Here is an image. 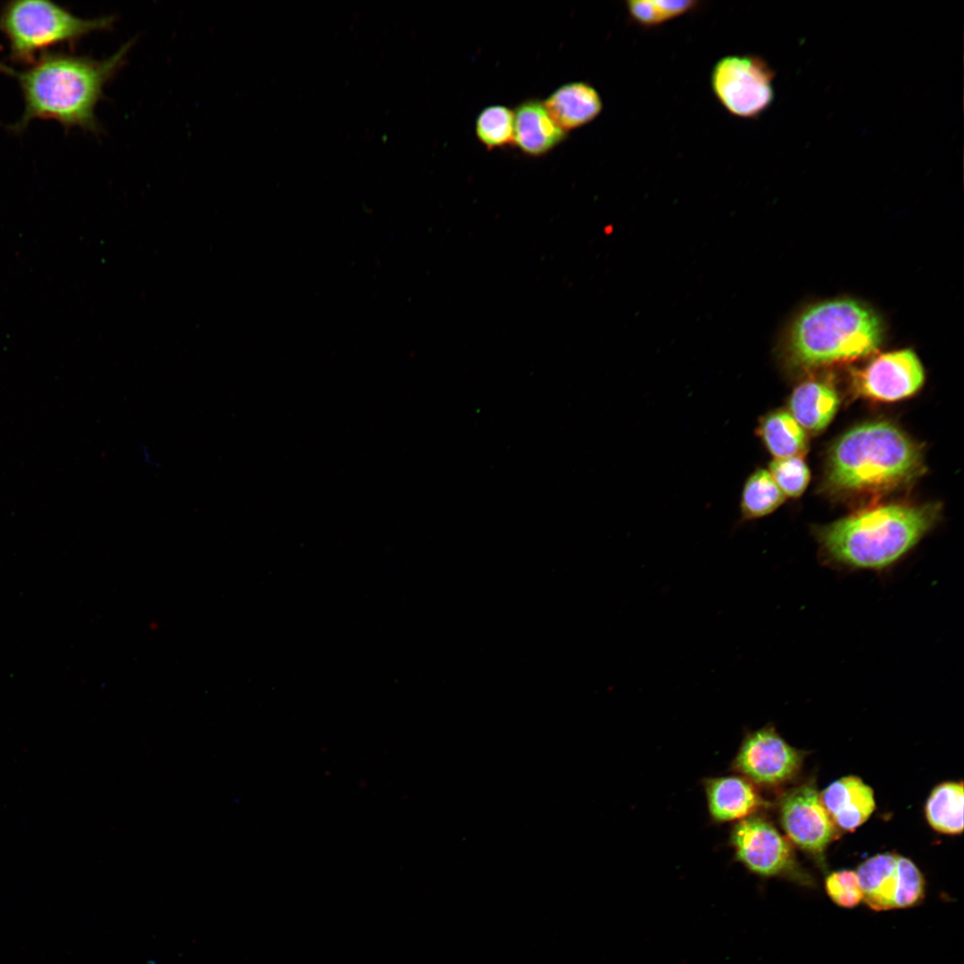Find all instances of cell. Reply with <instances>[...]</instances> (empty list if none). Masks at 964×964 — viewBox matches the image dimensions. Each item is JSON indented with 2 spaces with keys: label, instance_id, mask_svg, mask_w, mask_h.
I'll return each instance as SVG.
<instances>
[{
  "label": "cell",
  "instance_id": "obj_23",
  "mask_svg": "<svg viewBox=\"0 0 964 964\" xmlns=\"http://www.w3.org/2000/svg\"><path fill=\"white\" fill-rule=\"evenodd\" d=\"M629 16L644 27H654L673 19L667 0H632L626 3Z\"/></svg>",
  "mask_w": 964,
  "mask_h": 964
},
{
  "label": "cell",
  "instance_id": "obj_18",
  "mask_svg": "<svg viewBox=\"0 0 964 964\" xmlns=\"http://www.w3.org/2000/svg\"><path fill=\"white\" fill-rule=\"evenodd\" d=\"M785 495L769 470L757 469L746 478L740 498V521H750L775 511Z\"/></svg>",
  "mask_w": 964,
  "mask_h": 964
},
{
  "label": "cell",
  "instance_id": "obj_9",
  "mask_svg": "<svg viewBox=\"0 0 964 964\" xmlns=\"http://www.w3.org/2000/svg\"><path fill=\"white\" fill-rule=\"evenodd\" d=\"M801 754L772 727L749 734L733 761L744 778L759 785H774L790 778L798 769Z\"/></svg>",
  "mask_w": 964,
  "mask_h": 964
},
{
  "label": "cell",
  "instance_id": "obj_20",
  "mask_svg": "<svg viewBox=\"0 0 964 964\" xmlns=\"http://www.w3.org/2000/svg\"><path fill=\"white\" fill-rule=\"evenodd\" d=\"M514 112L503 105L483 109L476 120V134L487 148L513 142Z\"/></svg>",
  "mask_w": 964,
  "mask_h": 964
},
{
  "label": "cell",
  "instance_id": "obj_10",
  "mask_svg": "<svg viewBox=\"0 0 964 964\" xmlns=\"http://www.w3.org/2000/svg\"><path fill=\"white\" fill-rule=\"evenodd\" d=\"M924 370L910 350L882 354L856 372L859 394L879 401H896L916 393L924 382Z\"/></svg>",
  "mask_w": 964,
  "mask_h": 964
},
{
  "label": "cell",
  "instance_id": "obj_14",
  "mask_svg": "<svg viewBox=\"0 0 964 964\" xmlns=\"http://www.w3.org/2000/svg\"><path fill=\"white\" fill-rule=\"evenodd\" d=\"M513 112V142L523 153L540 156L564 140L566 131L553 120L544 103L527 100Z\"/></svg>",
  "mask_w": 964,
  "mask_h": 964
},
{
  "label": "cell",
  "instance_id": "obj_3",
  "mask_svg": "<svg viewBox=\"0 0 964 964\" xmlns=\"http://www.w3.org/2000/svg\"><path fill=\"white\" fill-rule=\"evenodd\" d=\"M924 471L920 448L887 421L860 424L831 447L825 484L835 494L877 493L905 486Z\"/></svg>",
  "mask_w": 964,
  "mask_h": 964
},
{
  "label": "cell",
  "instance_id": "obj_5",
  "mask_svg": "<svg viewBox=\"0 0 964 964\" xmlns=\"http://www.w3.org/2000/svg\"><path fill=\"white\" fill-rule=\"evenodd\" d=\"M113 16L84 19L54 2L16 0L0 8V32L5 37L9 59L31 64L44 53L62 45H75L85 37L108 30Z\"/></svg>",
  "mask_w": 964,
  "mask_h": 964
},
{
  "label": "cell",
  "instance_id": "obj_16",
  "mask_svg": "<svg viewBox=\"0 0 964 964\" xmlns=\"http://www.w3.org/2000/svg\"><path fill=\"white\" fill-rule=\"evenodd\" d=\"M838 404L839 399L833 387L822 382L808 381L793 392L789 413L802 428L817 432L830 423Z\"/></svg>",
  "mask_w": 964,
  "mask_h": 964
},
{
  "label": "cell",
  "instance_id": "obj_15",
  "mask_svg": "<svg viewBox=\"0 0 964 964\" xmlns=\"http://www.w3.org/2000/svg\"><path fill=\"white\" fill-rule=\"evenodd\" d=\"M544 104L564 131L592 121L602 109V102L596 89L582 81L562 85L547 97Z\"/></svg>",
  "mask_w": 964,
  "mask_h": 964
},
{
  "label": "cell",
  "instance_id": "obj_13",
  "mask_svg": "<svg viewBox=\"0 0 964 964\" xmlns=\"http://www.w3.org/2000/svg\"><path fill=\"white\" fill-rule=\"evenodd\" d=\"M704 788L710 815L716 822L739 821L763 804L752 782L744 777L709 778Z\"/></svg>",
  "mask_w": 964,
  "mask_h": 964
},
{
  "label": "cell",
  "instance_id": "obj_1",
  "mask_svg": "<svg viewBox=\"0 0 964 964\" xmlns=\"http://www.w3.org/2000/svg\"><path fill=\"white\" fill-rule=\"evenodd\" d=\"M134 45L129 41L111 56L96 60L86 55L46 52L23 69L0 62V72L13 78L23 98L21 118L8 126L22 133L34 120H54L64 129L101 130L96 108L105 86L120 71Z\"/></svg>",
  "mask_w": 964,
  "mask_h": 964
},
{
  "label": "cell",
  "instance_id": "obj_12",
  "mask_svg": "<svg viewBox=\"0 0 964 964\" xmlns=\"http://www.w3.org/2000/svg\"><path fill=\"white\" fill-rule=\"evenodd\" d=\"M819 797L833 823L845 830L860 827L875 810L872 789L853 776L835 781Z\"/></svg>",
  "mask_w": 964,
  "mask_h": 964
},
{
  "label": "cell",
  "instance_id": "obj_8",
  "mask_svg": "<svg viewBox=\"0 0 964 964\" xmlns=\"http://www.w3.org/2000/svg\"><path fill=\"white\" fill-rule=\"evenodd\" d=\"M730 843L736 860L760 877L781 876L792 866L789 844L762 818L752 815L737 821Z\"/></svg>",
  "mask_w": 964,
  "mask_h": 964
},
{
  "label": "cell",
  "instance_id": "obj_17",
  "mask_svg": "<svg viewBox=\"0 0 964 964\" xmlns=\"http://www.w3.org/2000/svg\"><path fill=\"white\" fill-rule=\"evenodd\" d=\"M756 432L776 459L800 456L806 451L807 440L803 428L785 411L776 410L764 415Z\"/></svg>",
  "mask_w": 964,
  "mask_h": 964
},
{
  "label": "cell",
  "instance_id": "obj_2",
  "mask_svg": "<svg viewBox=\"0 0 964 964\" xmlns=\"http://www.w3.org/2000/svg\"><path fill=\"white\" fill-rule=\"evenodd\" d=\"M936 504H888L816 529L819 559L829 569L883 573L904 558L938 520Z\"/></svg>",
  "mask_w": 964,
  "mask_h": 964
},
{
  "label": "cell",
  "instance_id": "obj_21",
  "mask_svg": "<svg viewBox=\"0 0 964 964\" xmlns=\"http://www.w3.org/2000/svg\"><path fill=\"white\" fill-rule=\"evenodd\" d=\"M769 472L785 496L798 497L810 480V471L800 456L775 459Z\"/></svg>",
  "mask_w": 964,
  "mask_h": 964
},
{
  "label": "cell",
  "instance_id": "obj_7",
  "mask_svg": "<svg viewBox=\"0 0 964 964\" xmlns=\"http://www.w3.org/2000/svg\"><path fill=\"white\" fill-rule=\"evenodd\" d=\"M863 901L876 911L910 908L924 897L925 882L917 866L895 853L875 855L856 871Z\"/></svg>",
  "mask_w": 964,
  "mask_h": 964
},
{
  "label": "cell",
  "instance_id": "obj_19",
  "mask_svg": "<svg viewBox=\"0 0 964 964\" xmlns=\"http://www.w3.org/2000/svg\"><path fill=\"white\" fill-rule=\"evenodd\" d=\"M963 784L947 782L935 787L927 806V818L933 828L945 834L963 830Z\"/></svg>",
  "mask_w": 964,
  "mask_h": 964
},
{
  "label": "cell",
  "instance_id": "obj_22",
  "mask_svg": "<svg viewBox=\"0 0 964 964\" xmlns=\"http://www.w3.org/2000/svg\"><path fill=\"white\" fill-rule=\"evenodd\" d=\"M829 898L839 907L853 908L863 899L862 890L855 871L839 870L826 878Z\"/></svg>",
  "mask_w": 964,
  "mask_h": 964
},
{
  "label": "cell",
  "instance_id": "obj_11",
  "mask_svg": "<svg viewBox=\"0 0 964 964\" xmlns=\"http://www.w3.org/2000/svg\"><path fill=\"white\" fill-rule=\"evenodd\" d=\"M780 818L788 837L799 847L819 853L832 840L834 823L819 794L810 785L789 792L782 799Z\"/></svg>",
  "mask_w": 964,
  "mask_h": 964
},
{
  "label": "cell",
  "instance_id": "obj_4",
  "mask_svg": "<svg viewBox=\"0 0 964 964\" xmlns=\"http://www.w3.org/2000/svg\"><path fill=\"white\" fill-rule=\"evenodd\" d=\"M879 318L862 303L849 300L820 303L793 324L785 352L797 367H815L865 356L881 344Z\"/></svg>",
  "mask_w": 964,
  "mask_h": 964
},
{
  "label": "cell",
  "instance_id": "obj_6",
  "mask_svg": "<svg viewBox=\"0 0 964 964\" xmlns=\"http://www.w3.org/2000/svg\"><path fill=\"white\" fill-rule=\"evenodd\" d=\"M775 71L757 55H727L714 65L711 85L716 98L732 115L757 118L775 97Z\"/></svg>",
  "mask_w": 964,
  "mask_h": 964
}]
</instances>
